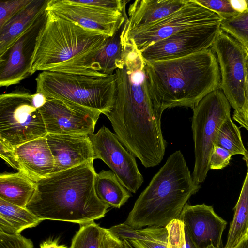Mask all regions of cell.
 I'll use <instances>...</instances> for the list:
<instances>
[{"label":"cell","mask_w":248,"mask_h":248,"mask_svg":"<svg viewBox=\"0 0 248 248\" xmlns=\"http://www.w3.org/2000/svg\"><path fill=\"white\" fill-rule=\"evenodd\" d=\"M116 91L110 109L104 114L110 121L121 143L145 168L158 165L167 142L162 135L160 115L151 99L140 52L126 48L115 70Z\"/></svg>","instance_id":"6da1fadb"},{"label":"cell","mask_w":248,"mask_h":248,"mask_svg":"<svg viewBox=\"0 0 248 248\" xmlns=\"http://www.w3.org/2000/svg\"><path fill=\"white\" fill-rule=\"evenodd\" d=\"M144 62L149 94L161 116L167 108L192 109L208 94L220 89L219 64L211 48L182 58Z\"/></svg>","instance_id":"7a4b0ae2"},{"label":"cell","mask_w":248,"mask_h":248,"mask_svg":"<svg viewBox=\"0 0 248 248\" xmlns=\"http://www.w3.org/2000/svg\"><path fill=\"white\" fill-rule=\"evenodd\" d=\"M93 161L52 173L35 182L26 209L43 220L78 223L105 217L110 207L97 197Z\"/></svg>","instance_id":"3957f363"},{"label":"cell","mask_w":248,"mask_h":248,"mask_svg":"<svg viewBox=\"0 0 248 248\" xmlns=\"http://www.w3.org/2000/svg\"><path fill=\"white\" fill-rule=\"evenodd\" d=\"M46 11L32 58L31 74L41 71L104 77L97 71L95 60L109 36Z\"/></svg>","instance_id":"277c9868"},{"label":"cell","mask_w":248,"mask_h":248,"mask_svg":"<svg viewBox=\"0 0 248 248\" xmlns=\"http://www.w3.org/2000/svg\"><path fill=\"white\" fill-rule=\"evenodd\" d=\"M181 151L173 153L137 199L124 223L134 229L166 227L179 219L191 196L200 189Z\"/></svg>","instance_id":"5b68a950"},{"label":"cell","mask_w":248,"mask_h":248,"mask_svg":"<svg viewBox=\"0 0 248 248\" xmlns=\"http://www.w3.org/2000/svg\"><path fill=\"white\" fill-rule=\"evenodd\" d=\"M35 80L36 93L48 99L103 114L111 108L116 91L115 73L99 77L42 71Z\"/></svg>","instance_id":"8992f818"},{"label":"cell","mask_w":248,"mask_h":248,"mask_svg":"<svg viewBox=\"0 0 248 248\" xmlns=\"http://www.w3.org/2000/svg\"><path fill=\"white\" fill-rule=\"evenodd\" d=\"M192 110L195 164L192 177L199 184L205 181L210 170V156L221 125L231 117V105L223 91L217 89L204 97Z\"/></svg>","instance_id":"52a82bcc"},{"label":"cell","mask_w":248,"mask_h":248,"mask_svg":"<svg viewBox=\"0 0 248 248\" xmlns=\"http://www.w3.org/2000/svg\"><path fill=\"white\" fill-rule=\"evenodd\" d=\"M32 96L23 86L0 95V141L13 149L47 134Z\"/></svg>","instance_id":"ba28073f"},{"label":"cell","mask_w":248,"mask_h":248,"mask_svg":"<svg viewBox=\"0 0 248 248\" xmlns=\"http://www.w3.org/2000/svg\"><path fill=\"white\" fill-rule=\"evenodd\" d=\"M219 64L223 91L234 111L241 114L246 103L248 74V49L221 30L211 46Z\"/></svg>","instance_id":"9c48e42d"},{"label":"cell","mask_w":248,"mask_h":248,"mask_svg":"<svg viewBox=\"0 0 248 248\" xmlns=\"http://www.w3.org/2000/svg\"><path fill=\"white\" fill-rule=\"evenodd\" d=\"M215 12L195 0H188L179 10L156 22L121 35L122 43H129L140 51L155 43L186 28L222 22Z\"/></svg>","instance_id":"30bf717a"},{"label":"cell","mask_w":248,"mask_h":248,"mask_svg":"<svg viewBox=\"0 0 248 248\" xmlns=\"http://www.w3.org/2000/svg\"><path fill=\"white\" fill-rule=\"evenodd\" d=\"M221 22L190 27L140 51L146 62L182 58L211 47L221 31Z\"/></svg>","instance_id":"8fae6325"},{"label":"cell","mask_w":248,"mask_h":248,"mask_svg":"<svg viewBox=\"0 0 248 248\" xmlns=\"http://www.w3.org/2000/svg\"><path fill=\"white\" fill-rule=\"evenodd\" d=\"M89 136L95 159L104 162L125 188L136 193L141 186L143 178L135 156L121 143L115 134L105 126Z\"/></svg>","instance_id":"7c38bea8"},{"label":"cell","mask_w":248,"mask_h":248,"mask_svg":"<svg viewBox=\"0 0 248 248\" xmlns=\"http://www.w3.org/2000/svg\"><path fill=\"white\" fill-rule=\"evenodd\" d=\"M46 10L0 56V86L17 84L32 75L31 63L38 36L46 20Z\"/></svg>","instance_id":"4fadbf2b"},{"label":"cell","mask_w":248,"mask_h":248,"mask_svg":"<svg viewBox=\"0 0 248 248\" xmlns=\"http://www.w3.org/2000/svg\"><path fill=\"white\" fill-rule=\"evenodd\" d=\"M47 134H93L101 112L48 99L39 109Z\"/></svg>","instance_id":"5bb4252c"},{"label":"cell","mask_w":248,"mask_h":248,"mask_svg":"<svg viewBox=\"0 0 248 248\" xmlns=\"http://www.w3.org/2000/svg\"><path fill=\"white\" fill-rule=\"evenodd\" d=\"M46 10L89 30L109 37L127 19L126 15L103 12L78 4L74 0H49Z\"/></svg>","instance_id":"9a60e30c"},{"label":"cell","mask_w":248,"mask_h":248,"mask_svg":"<svg viewBox=\"0 0 248 248\" xmlns=\"http://www.w3.org/2000/svg\"><path fill=\"white\" fill-rule=\"evenodd\" d=\"M197 248L213 246L219 248L227 222L218 216L212 206L205 204L185 205L179 217Z\"/></svg>","instance_id":"2e32d148"},{"label":"cell","mask_w":248,"mask_h":248,"mask_svg":"<svg viewBox=\"0 0 248 248\" xmlns=\"http://www.w3.org/2000/svg\"><path fill=\"white\" fill-rule=\"evenodd\" d=\"M46 137L54 161L51 174L92 162L95 159L89 135L47 134Z\"/></svg>","instance_id":"e0dca14e"},{"label":"cell","mask_w":248,"mask_h":248,"mask_svg":"<svg viewBox=\"0 0 248 248\" xmlns=\"http://www.w3.org/2000/svg\"><path fill=\"white\" fill-rule=\"evenodd\" d=\"M21 173L36 182L50 175L54 161L46 137L23 144L15 149Z\"/></svg>","instance_id":"ac0fdd59"},{"label":"cell","mask_w":248,"mask_h":248,"mask_svg":"<svg viewBox=\"0 0 248 248\" xmlns=\"http://www.w3.org/2000/svg\"><path fill=\"white\" fill-rule=\"evenodd\" d=\"M188 0H136L128 9L121 35L160 20L182 7Z\"/></svg>","instance_id":"d6986e66"},{"label":"cell","mask_w":248,"mask_h":248,"mask_svg":"<svg viewBox=\"0 0 248 248\" xmlns=\"http://www.w3.org/2000/svg\"><path fill=\"white\" fill-rule=\"evenodd\" d=\"M49 0H31L0 29V56L3 55L46 10Z\"/></svg>","instance_id":"ffe728a7"},{"label":"cell","mask_w":248,"mask_h":248,"mask_svg":"<svg viewBox=\"0 0 248 248\" xmlns=\"http://www.w3.org/2000/svg\"><path fill=\"white\" fill-rule=\"evenodd\" d=\"M113 235L127 241L134 248H169L166 227L134 229L119 224L107 229Z\"/></svg>","instance_id":"44dd1931"},{"label":"cell","mask_w":248,"mask_h":248,"mask_svg":"<svg viewBox=\"0 0 248 248\" xmlns=\"http://www.w3.org/2000/svg\"><path fill=\"white\" fill-rule=\"evenodd\" d=\"M35 190V182L24 174H0V198L13 204L26 208Z\"/></svg>","instance_id":"7402d4cb"},{"label":"cell","mask_w":248,"mask_h":248,"mask_svg":"<svg viewBox=\"0 0 248 248\" xmlns=\"http://www.w3.org/2000/svg\"><path fill=\"white\" fill-rule=\"evenodd\" d=\"M43 220L26 208L10 203L0 198V232L15 234L38 225Z\"/></svg>","instance_id":"603a6c76"},{"label":"cell","mask_w":248,"mask_h":248,"mask_svg":"<svg viewBox=\"0 0 248 248\" xmlns=\"http://www.w3.org/2000/svg\"><path fill=\"white\" fill-rule=\"evenodd\" d=\"M94 188L98 198L110 207L119 208L132 196L110 170H102L96 173Z\"/></svg>","instance_id":"cb8c5ba5"},{"label":"cell","mask_w":248,"mask_h":248,"mask_svg":"<svg viewBox=\"0 0 248 248\" xmlns=\"http://www.w3.org/2000/svg\"><path fill=\"white\" fill-rule=\"evenodd\" d=\"M227 241L224 248H233L248 236V170L237 202L233 208Z\"/></svg>","instance_id":"d4e9b609"},{"label":"cell","mask_w":248,"mask_h":248,"mask_svg":"<svg viewBox=\"0 0 248 248\" xmlns=\"http://www.w3.org/2000/svg\"><path fill=\"white\" fill-rule=\"evenodd\" d=\"M122 27L113 36L109 37L105 46L96 57V69L104 76L113 74L122 62L123 46L121 38Z\"/></svg>","instance_id":"484cf974"},{"label":"cell","mask_w":248,"mask_h":248,"mask_svg":"<svg viewBox=\"0 0 248 248\" xmlns=\"http://www.w3.org/2000/svg\"><path fill=\"white\" fill-rule=\"evenodd\" d=\"M215 145L228 150L232 155H245L248 151L242 140L239 128L233 122L231 117L221 125L217 136Z\"/></svg>","instance_id":"4316f807"},{"label":"cell","mask_w":248,"mask_h":248,"mask_svg":"<svg viewBox=\"0 0 248 248\" xmlns=\"http://www.w3.org/2000/svg\"><path fill=\"white\" fill-rule=\"evenodd\" d=\"M70 248H101L107 229L94 221L79 225Z\"/></svg>","instance_id":"83f0119b"},{"label":"cell","mask_w":248,"mask_h":248,"mask_svg":"<svg viewBox=\"0 0 248 248\" xmlns=\"http://www.w3.org/2000/svg\"><path fill=\"white\" fill-rule=\"evenodd\" d=\"M221 30L230 35L248 49V11L222 20Z\"/></svg>","instance_id":"f1b7e54d"},{"label":"cell","mask_w":248,"mask_h":248,"mask_svg":"<svg viewBox=\"0 0 248 248\" xmlns=\"http://www.w3.org/2000/svg\"><path fill=\"white\" fill-rule=\"evenodd\" d=\"M166 228L168 232L169 248H197L179 219L172 220Z\"/></svg>","instance_id":"f546056e"},{"label":"cell","mask_w":248,"mask_h":248,"mask_svg":"<svg viewBox=\"0 0 248 248\" xmlns=\"http://www.w3.org/2000/svg\"><path fill=\"white\" fill-rule=\"evenodd\" d=\"M78 4L90 7L99 11L121 13L126 15L125 6L128 2L123 0H74Z\"/></svg>","instance_id":"4dcf8cb0"},{"label":"cell","mask_w":248,"mask_h":248,"mask_svg":"<svg viewBox=\"0 0 248 248\" xmlns=\"http://www.w3.org/2000/svg\"><path fill=\"white\" fill-rule=\"evenodd\" d=\"M195 0L216 13L222 20L233 17L239 14L232 8L229 0Z\"/></svg>","instance_id":"1f68e13d"},{"label":"cell","mask_w":248,"mask_h":248,"mask_svg":"<svg viewBox=\"0 0 248 248\" xmlns=\"http://www.w3.org/2000/svg\"><path fill=\"white\" fill-rule=\"evenodd\" d=\"M31 0H0V29Z\"/></svg>","instance_id":"d6a6232c"},{"label":"cell","mask_w":248,"mask_h":248,"mask_svg":"<svg viewBox=\"0 0 248 248\" xmlns=\"http://www.w3.org/2000/svg\"><path fill=\"white\" fill-rule=\"evenodd\" d=\"M0 248H33L30 239L21 234H10L0 232Z\"/></svg>","instance_id":"836d02e7"},{"label":"cell","mask_w":248,"mask_h":248,"mask_svg":"<svg viewBox=\"0 0 248 248\" xmlns=\"http://www.w3.org/2000/svg\"><path fill=\"white\" fill-rule=\"evenodd\" d=\"M232 156L228 150L215 145L210 156V169L220 170L226 167L229 164Z\"/></svg>","instance_id":"e575fe53"},{"label":"cell","mask_w":248,"mask_h":248,"mask_svg":"<svg viewBox=\"0 0 248 248\" xmlns=\"http://www.w3.org/2000/svg\"><path fill=\"white\" fill-rule=\"evenodd\" d=\"M0 156L13 168L21 172V168L14 149L0 141Z\"/></svg>","instance_id":"d590c367"},{"label":"cell","mask_w":248,"mask_h":248,"mask_svg":"<svg viewBox=\"0 0 248 248\" xmlns=\"http://www.w3.org/2000/svg\"><path fill=\"white\" fill-rule=\"evenodd\" d=\"M101 248H127L123 240L111 233L107 229Z\"/></svg>","instance_id":"8d00e7d4"},{"label":"cell","mask_w":248,"mask_h":248,"mask_svg":"<svg viewBox=\"0 0 248 248\" xmlns=\"http://www.w3.org/2000/svg\"><path fill=\"white\" fill-rule=\"evenodd\" d=\"M233 120L237 122L241 127L248 131V74L246 87V103L243 112L238 116H233Z\"/></svg>","instance_id":"74e56055"},{"label":"cell","mask_w":248,"mask_h":248,"mask_svg":"<svg viewBox=\"0 0 248 248\" xmlns=\"http://www.w3.org/2000/svg\"><path fill=\"white\" fill-rule=\"evenodd\" d=\"M232 8L238 14L248 11L247 0H229Z\"/></svg>","instance_id":"f35d334b"},{"label":"cell","mask_w":248,"mask_h":248,"mask_svg":"<svg viewBox=\"0 0 248 248\" xmlns=\"http://www.w3.org/2000/svg\"><path fill=\"white\" fill-rule=\"evenodd\" d=\"M47 100V98L41 93H36L34 94H32V104L38 109L42 107L46 103Z\"/></svg>","instance_id":"ab89813d"},{"label":"cell","mask_w":248,"mask_h":248,"mask_svg":"<svg viewBox=\"0 0 248 248\" xmlns=\"http://www.w3.org/2000/svg\"><path fill=\"white\" fill-rule=\"evenodd\" d=\"M40 248H68L65 245H59L58 239L47 240L40 245Z\"/></svg>","instance_id":"60d3db41"},{"label":"cell","mask_w":248,"mask_h":248,"mask_svg":"<svg viewBox=\"0 0 248 248\" xmlns=\"http://www.w3.org/2000/svg\"><path fill=\"white\" fill-rule=\"evenodd\" d=\"M233 248H248V236L244 239L238 245Z\"/></svg>","instance_id":"b9f144b4"},{"label":"cell","mask_w":248,"mask_h":248,"mask_svg":"<svg viewBox=\"0 0 248 248\" xmlns=\"http://www.w3.org/2000/svg\"><path fill=\"white\" fill-rule=\"evenodd\" d=\"M243 159L245 161V162L246 163L247 169L248 170V151L247 154L244 156Z\"/></svg>","instance_id":"7bdbcfd3"},{"label":"cell","mask_w":248,"mask_h":248,"mask_svg":"<svg viewBox=\"0 0 248 248\" xmlns=\"http://www.w3.org/2000/svg\"><path fill=\"white\" fill-rule=\"evenodd\" d=\"M124 241L125 245L127 248H134L126 240H123Z\"/></svg>","instance_id":"ee69618b"},{"label":"cell","mask_w":248,"mask_h":248,"mask_svg":"<svg viewBox=\"0 0 248 248\" xmlns=\"http://www.w3.org/2000/svg\"><path fill=\"white\" fill-rule=\"evenodd\" d=\"M208 248H217L214 247L213 246H211L209 247Z\"/></svg>","instance_id":"f6af8a7d"},{"label":"cell","mask_w":248,"mask_h":248,"mask_svg":"<svg viewBox=\"0 0 248 248\" xmlns=\"http://www.w3.org/2000/svg\"><path fill=\"white\" fill-rule=\"evenodd\" d=\"M247 3H248V0H247Z\"/></svg>","instance_id":"bcb514c9"},{"label":"cell","mask_w":248,"mask_h":248,"mask_svg":"<svg viewBox=\"0 0 248 248\" xmlns=\"http://www.w3.org/2000/svg\"></svg>","instance_id":"7dc6e473"}]
</instances>
